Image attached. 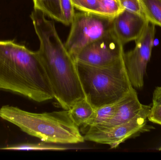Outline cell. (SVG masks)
<instances>
[{
  "label": "cell",
  "instance_id": "cell-1",
  "mask_svg": "<svg viewBox=\"0 0 161 160\" xmlns=\"http://www.w3.org/2000/svg\"><path fill=\"white\" fill-rule=\"evenodd\" d=\"M30 18L40 41L37 51L53 87L55 99L63 110H69L85 98L76 62L60 39L54 23L34 9Z\"/></svg>",
  "mask_w": 161,
  "mask_h": 160
},
{
  "label": "cell",
  "instance_id": "cell-11",
  "mask_svg": "<svg viewBox=\"0 0 161 160\" xmlns=\"http://www.w3.org/2000/svg\"><path fill=\"white\" fill-rule=\"evenodd\" d=\"M71 119L78 127L91 126L95 115L96 109L86 98L75 102L69 110Z\"/></svg>",
  "mask_w": 161,
  "mask_h": 160
},
{
  "label": "cell",
  "instance_id": "cell-14",
  "mask_svg": "<svg viewBox=\"0 0 161 160\" xmlns=\"http://www.w3.org/2000/svg\"><path fill=\"white\" fill-rule=\"evenodd\" d=\"M123 99L114 103L107 104L96 109L95 115L90 126H101L110 120L116 113Z\"/></svg>",
  "mask_w": 161,
  "mask_h": 160
},
{
  "label": "cell",
  "instance_id": "cell-7",
  "mask_svg": "<svg viewBox=\"0 0 161 160\" xmlns=\"http://www.w3.org/2000/svg\"><path fill=\"white\" fill-rule=\"evenodd\" d=\"M155 32V25L149 23L142 34L135 40L134 49L124 53L125 66L134 88L143 87L147 68L154 47Z\"/></svg>",
  "mask_w": 161,
  "mask_h": 160
},
{
  "label": "cell",
  "instance_id": "cell-19",
  "mask_svg": "<svg viewBox=\"0 0 161 160\" xmlns=\"http://www.w3.org/2000/svg\"><path fill=\"white\" fill-rule=\"evenodd\" d=\"M60 2L65 19L64 24L70 25L75 13L71 0H60Z\"/></svg>",
  "mask_w": 161,
  "mask_h": 160
},
{
  "label": "cell",
  "instance_id": "cell-21",
  "mask_svg": "<svg viewBox=\"0 0 161 160\" xmlns=\"http://www.w3.org/2000/svg\"><path fill=\"white\" fill-rule=\"evenodd\" d=\"M158 150H159V151H161V146L160 147H159L158 148Z\"/></svg>",
  "mask_w": 161,
  "mask_h": 160
},
{
  "label": "cell",
  "instance_id": "cell-18",
  "mask_svg": "<svg viewBox=\"0 0 161 160\" xmlns=\"http://www.w3.org/2000/svg\"><path fill=\"white\" fill-rule=\"evenodd\" d=\"M102 15L114 18L124 10L119 0H98Z\"/></svg>",
  "mask_w": 161,
  "mask_h": 160
},
{
  "label": "cell",
  "instance_id": "cell-4",
  "mask_svg": "<svg viewBox=\"0 0 161 160\" xmlns=\"http://www.w3.org/2000/svg\"><path fill=\"white\" fill-rule=\"evenodd\" d=\"M76 66L85 98L95 109L120 100L134 88L124 59L108 66H92L79 62Z\"/></svg>",
  "mask_w": 161,
  "mask_h": 160
},
{
  "label": "cell",
  "instance_id": "cell-10",
  "mask_svg": "<svg viewBox=\"0 0 161 160\" xmlns=\"http://www.w3.org/2000/svg\"><path fill=\"white\" fill-rule=\"evenodd\" d=\"M146 105L142 104L134 88L123 98L113 117L101 126H118L130 121L143 110Z\"/></svg>",
  "mask_w": 161,
  "mask_h": 160
},
{
  "label": "cell",
  "instance_id": "cell-13",
  "mask_svg": "<svg viewBox=\"0 0 161 160\" xmlns=\"http://www.w3.org/2000/svg\"><path fill=\"white\" fill-rule=\"evenodd\" d=\"M143 12L149 23L161 27V0H140Z\"/></svg>",
  "mask_w": 161,
  "mask_h": 160
},
{
  "label": "cell",
  "instance_id": "cell-6",
  "mask_svg": "<svg viewBox=\"0 0 161 160\" xmlns=\"http://www.w3.org/2000/svg\"><path fill=\"white\" fill-rule=\"evenodd\" d=\"M150 108V105H145L137 116L130 121L118 126H90L83 136L84 140L108 145L112 149L116 148L128 139L151 130V126L147 125Z\"/></svg>",
  "mask_w": 161,
  "mask_h": 160
},
{
  "label": "cell",
  "instance_id": "cell-12",
  "mask_svg": "<svg viewBox=\"0 0 161 160\" xmlns=\"http://www.w3.org/2000/svg\"><path fill=\"white\" fill-rule=\"evenodd\" d=\"M34 9L39 10L46 16L65 24L60 0H33Z\"/></svg>",
  "mask_w": 161,
  "mask_h": 160
},
{
  "label": "cell",
  "instance_id": "cell-8",
  "mask_svg": "<svg viewBox=\"0 0 161 160\" xmlns=\"http://www.w3.org/2000/svg\"><path fill=\"white\" fill-rule=\"evenodd\" d=\"M124 45L113 30L83 48L75 61L92 66L111 65L124 59Z\"/></svg>",
  "mask_w": 161,
  "mask_h": 160
},
{
  "label": "cell",
  "instance_id": "cell-16",
  "mask_svg": "<svg viewBox=\"0 0 161 160\" xmlns=\"http://www.w3.org/2000/svg\"><path fill=\"white\" fill-rule=\"evenodd\" d=\"M148 120L161 126V86L156 87L153 92L152 104Z\"/></svg>",
  "mask_w": 161,
  "mask_h": 160
},
{
  "label": "cell",
  "instance_id": "cell-17",
  "mask_svg": "<svg viewBox=\"0 0 161 160\" xmlns=\"http://www.w3.org/2000/svg\"><path fill=\"white\" fill-rule=\"evenodd\" d=\"M71 1L74 8L80 11L103 15L98 0H71Z\"/></svg>",
  "mask_w": 161,
  "mask_h": 160
},
{
  "label": "cell",
  "instance_id": "cell-2",
  "mask_svg": "<svg viewBox=\"0 0 161 160\" xmlns=\"http://www.w3.org/2000/svg\"><path fill=\"white\" fill-rule=\"evenodd\" d=\"M0 89L37 102L54 98L53 91L37 51L11 40L0 41Z\"/></svg>",
  "mask_w": 161,
  "mask_h": 160
},
{
  "label": "cell",
  "instance_id": "cell-5",
  "mask_svg": "<svg viewBox=\"0 0 161 160\" xmlns=\"http://www.w3.org/2000/svg\"><path fill=\"white\" fill-rule=\"evenodd\" d=\"M114 18L90 12L75 13L65 47L75 60L83 48L113 31Z\"/></svg>",
  "mask_w": 161,
  "mask_h": 160
},
{
  "label": "cell",
  "instance_id": "cell-3",
  "mask_svg": "<svg viewBox=\"0 0 161 160\" xmlns=\"http://www.w3.org/2000/svg\"><path fill=\"white\" fill-rule=\"evenodd\" d=\"M0 117L45 142L65 145L85 142L69 110L36 113L5 105L0 108Z\"/></svg>",
  "mask_w": 161,
  "mask_h": 160
},
{
  "label": "cell",
  "instance_id": "cell-15",
  "mask_svg": "<svg viewBox=\"0 0 161 160\" xmlns=\"http://www.w3.org/2000/svg\"><path fill=\"white\" fill-rule=\"evenodd\" d=\"M55 144L42 142L40 143H26L15 145L0 148L3 150H50V151H63L69 149V147L57 145Z\"/></svg>",
  "mask_w": 161,
  "mask_h": 160
},
{
  "label": "cell",
  "instance_id": "cell-20",
  "mask_svg": "<svg viewBox=\"0 0 161 160\" xmlns=\"http://www.w3.org/2000/svg\"><path fill=\"white\" fill-rule=\"evenodd\" d=\"M119 1L123 9L144 15L140 0H119Z\"/></svg>",
  "mask_w": 161,
  "mask_h": 160
},
{
  "label": "cell",
  "instance_id": "cell-9",
  "mask_svg": "<svg viewBox=\"0 0 161 160\" xmlns=\"http://www.w3.org/2000/svg\"><path fill=\"white\" fill-rule=\"evenodd\" d=\"M149 22L145 16L124 9L114 18L113 30L124 45L138 39Z\"/></svg>",
  "mask_w": 161,
  "mask_h": 160
}]
</instances>
